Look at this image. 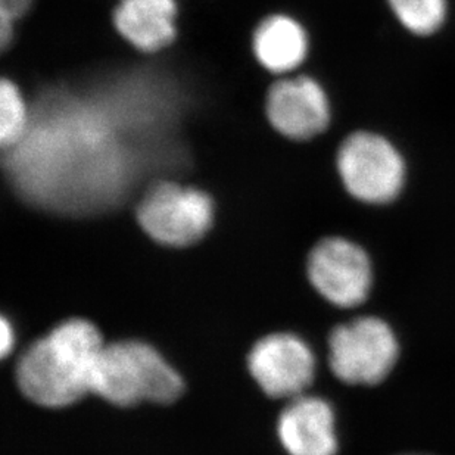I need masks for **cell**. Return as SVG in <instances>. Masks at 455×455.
I'll return each mask as SVG.
<instances>
[{"label":"cell","mask_w":455,"mask_h":455,"mask_svg":"<svg viewBox=\"0 0 455 455\" xmlns=\"http://www.w3.org/2000/svg\"><path fill=\"white\" fill-rule=\"evenodd\" d=\"M31 116L24 92L12 78L0 82V147L4 152L17 148L30 132Z\"/></svg>","instance_id":"12"},{"label":"cell","mask_w":455,"mask_h":455,"mask_svg":"<svg viewBox=\"0 0 455 455\" xmlns=\"http://www.w3.org/2000/svg\"><path fill=\"white\" fill-rule=\"evenodd\" d=\"M308 35L295 18L273 13L262 18L252 33V52L267 73L288 76L308 56Z\"/></svg>","instance_id":"11"},{"label":"cell","mask_w":455,"mask_h":455,"mask_svg":"<svg viewBox=\"0 0 455 455\" xmlns=\"http://www.w3.org/2000/svg\"><path fill=\"white\" fill-rule=\"evenodd\" d=\"M401 24L414 35H432L443 26L447 0H387Z\"/></svg>","instance_id":"13"},{"label":"cell","mask_w":455,"mask_h":455,"mask_svg":"<svg viewBox=\"0 0 455 455\" xmlns=\"http://www.w3.org/2000/svg\"><path fill=\"white\" fill-rule=\"evenodd\" d=\"M138 221L154 241L188 246L210 230L214 204L204 190L159 180L145 192L138 205Z\"/></svg>","instance_id":"4"},{"label":"cell","mask_w":455,"mask_h":455,"mask_svg":"<svg viewBox=\"0 0 455 455\" xmlns=\"http://www.w3.org/2000/svg\"><path fill=\"white\" fill-rule=\"evenodd\" d=\"M400 344L382 318L360 317L331 331L329 363L336 378L349 385L374 387L391 374Z\"/></svg>","instance_id":"3"},{"label":"cell","mask_w":455,"mask_h":455,"mask_svg":"<svg viewBox=\"0 0 455 455\" xmlns=\"http://www.w3.org/2000/svg\"><path fill=\"white\" fill-rule=\"evenodd\" d=\"M105 344L86 320H68L27 349L17 365L18 387L44 407H65L92 392Z\"/></svg>","instance_id":"1"},{"label":"cell","mask_w":455,"mask_h":455,"mask_svg":"<svg viewBox=\"0 0 455 455\" xmlns=\"http://www.w3.org/2000/svg\"><path fill=\"white\" fill-rule=\"evenodd\" d=\"M308 277L331 304L354 308L369 297L373 268L361 246L342 237H327L309 253Z\"/></svg>","instance_id":"6"},{"label":"cell","mask_w":455,"mask_h":455,"mask_svg":"<svg viewBox=\"0 0 455 455\" xmlns=\"http://www.w3.org/2000/svg\"><path fill=\"white\" fill-rule=\"evenodd\" d=\"M250 370L267 395L297 398L313 382L315 360L304 340L279 333L267 336L253 347Z\"/></svg>","instance_id":"8"},{"label":"cell","mask_w":455,"mask_h":455,"mask_svg":"<svg viewBox=\"0 0 455 455\" xmlns=\"http://www.w3.org/2000/svg\"><path fill=\"white\" fill-rule=\"evenodd\" d=\"M0 348H2V355L6 354L12 349L13 347V331L12 327L9 324L8 320L4 318L2 320V327H0Z\"/></svg>","instance_id":"15"},{"label":"cell","mask_w":455,"mask_h":455,"mask_svg":"<svg viewBox=\"0 0 455 455\" xmlns=\"http://www.w3.org/2000/svg\"><path fill=\"white\" fill-rule=\"evenodd\" d=\"M176 0H118L112 24L116 33L140 53H158L177 37Z\"/></svg>","instance_id":"10"},{"label":"cell","mask_w":455,"mask_h":455,"mask_svg":"<svg viewBox=\"0 0 455 455\" xmlns=\"http://www.w3.org/2000/svg\"><path fill=\"white\" fill-rule=\"evenodd\" d=\"M279 438L291 455H336L335 414L327 401L297 396L280 414Z\"/></svg>","instance_id":"9"},{"label":"cell","mask_w":455,"mask_h":455,"mask_svg":"<svg viewBox=\"0 0 455 455\" xmlns=\"http://www.w3.org/2000/svg\"><path fill=\"white\" fill-rule=\"evenodd\" d=\"M266 116L271 127L289 140H309L331 123V102L320 83L307 76L282 77L266 95Z\"/></svg>","instance_id":"7"},{"label":"cell","mask_w":455,"mask_h":455,"mask_svg":"<svg viewBox=\"0 0 455 455\" xmlns=\"http://www.w3.org/2000/svg\"><path fill=\"white\" fill-rule=\"evenodd\" d=\"M183 391L176 370L149 345L125 340L105 345L96 363L92 392L116 405L142 401L168 404Z\"/></svg>","instance_id":"2"},{"label":"cell","mask_w":455,"mask_h":455,"mask_svg":"<svg viewBox=\"0 0 455 455\" xmlns=\"http://www.w3.org/2000/svg\"><path fill=\"white\" fill-rule=\"evenodd\" d=\"M36 0H0V13L8 15L15 21H20L30 12Z\"/></svg>","instance_id":"14"},{"label":"cell","mask_w":455,"mask_h":455,"mask_svg":"<svg viewBox=\"0 0 455 455\" xmlns=\"http://www.w3.org/2000/svg\"><path fill=\"white\" fill-rule=\"evenodd\" d=\"M336 164L345 189L361 203H391L404 186L403 156L378 134L358 132L348 136L340 145Z\"/></svg>","instance_id":"5"}]
</instances>
